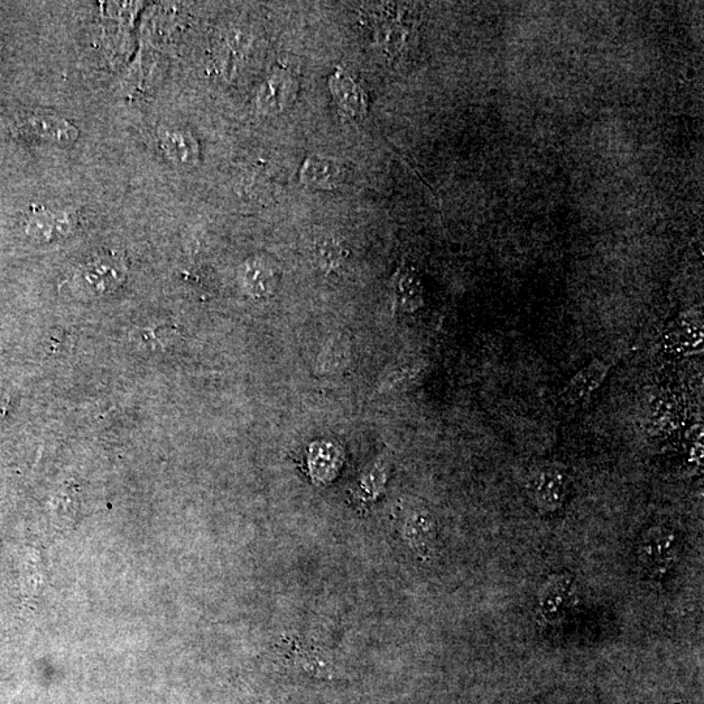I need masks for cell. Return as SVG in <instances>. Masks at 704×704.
<instances>
[{
    "instance_id": "obj_1",
    "label": "cell",
    "mask_w": 704,
    "mask_h": 704,
    "mask_svg": "<svg viewBox=\"0 0 704 704\" xmlns=\"http://www.w3.org/2000/svg\"><path fill=\"white\" fill-rule=\"evenodd\" d=\"M680 552L681 539L675 528L656 525L639 540L637 558L648 577L661 579L676 565Z\"/></svg>"
},
{
    "instance_id": "obj_2",
    "label": "cell",
    "mask_w": 704,
    "mask_h": 704,
    "mask_svg": "<svg viewBox=\"0 0 704 704\" xmlns=\"http://www.w3.org/2000/svg\"><path fill=\"white\" fill-rule=\"evenodd\" d=\"M126 277V265L122 257L114 253L92 256L77 268L74 283L87 295H105L122 285Z\"/></svg>"
},
{
    "instance_id": "obj_3",
    "label": "cell",
    "mask_w": 704,
    "mask_h": 704,
    "mask_svg": "<svg viewBox=\"0 0 704 704\" xmlns=\"http://www.w3.org/2000/svg\"><path fill=\"white\" fill-rule=\"evenodd\" d=\"M526 488L540 512L555 513L568 499L569 480L565 472L555 466H540L528 474Z\"/></svg>"
},
{
    "instance_id": "obj_4",
    "label": "cell",
    "mask_w": 704,
    "mask_h": 704,
    "mask_svg": "<svg viewBox=\"0 0 704 704\" xmlns=\"http://www.w3.org/2000/svg\"><path fill=\"white\" fill-rule=\"evenodd\" d=\"M74 214L66 210L36 208L28 214L25 221V233L33 242L51 243L66 239L76 229Z\"/></svg>"
},
{
    "instance_id": "obj_5",
    "label": "cell",
    "mask_w": 704,
    "mask_h": 704,
    "mask_svg": "<svg viewBox=\"0 0 704 704\" xmlns=\"http://www.w3.org/2000/svg\"><path fill=\"white\" fill-rule=\"evenodd\" d=\"M278 655L293 665L294 668L302 669L313 676H332L333 660L326 655L323 650H316L315 647H307L302 641L295 637H285L279 643Z\"/></svg>"
},
{
    "instance_id": "obj_6",
    "label": "cell",
    "mask_w": 704,
    "mask_h": 704,
    "mask_svg": "<svg viewBox=\"0 0 704 704\" xmlns=\"http://www.w3.org/2000/svg\"><path fill=\"white\" fill-rule=\"evenodd\" d=\"M403 539L418 553L423 560L433 555L436 542V522L432 515L424 510H416L407 515L401 528Z\"/></svg>"
},
{
    "instance_id": "obj_7",
    "label": "cell",
    "mask_w": 704,
    "mask_h": 704,
    "mask_svg": "<svg viewBox=\"0 0 704 704\" xmlns=\"http://www.w3.org/2000/svg\"><path fill=\"white\" fill-rule=\"evenodd\" d=\"M24 128L38 139L57 145H70L79 137V130L74 124L50 113L30 115L25 119Z\"/></svg>"
},
{
    "instance_id": "obj_8",
    "label": "cell",
    "mask_w": 704,
    "mask_h": 704,
    "mask_svg": "<svg viewBox=\"0 0 704 704\" xmlns=\"http://www.w3.org/2000/svg\"><path fill=\"white\" fill-rule=\"evenodd\" d=\"M612 363L596 359L575 373L564 389V398L570 403L585 401L602 386L611 371Z\"/></svg>"
},
{
    "instance_id": "obj_9",
    "label": "cell",
    "mask_w": 704,
    "mask_h": 704,
    "mask_svg": "<svg viewBox=\"0 0 704 704\" xmlns=\"http://www.w3.org/2000/svg\"><path fill=\"white\" fill-rule=\"evenodd\" d=\"M702 339V326L697 320L680 319L669 329L667 338H665V346L676 354H682V352L690 354V352L699 349V346L702 345Z\"/></svg>"
},
{
    "instance_id": "obj_10",
    "label": "cell",
    "mask_w": 704,
    "mask_h": 704,
    "mask_svg": "<svg viewBox=\"0 0 704 704\" xmlns=\"http://www.w3.org/2000/svg\"><path fill=\"white\" fill-rule=\"evenodd\" d=\"M162 149L175 163L187 165L196 161L197 149L190 135L182 131H167L161 136Z\"/></svg>"
},
{
    "instance_id": "obj_11",
    "label": "cell",
    "mask_w": 704,
    "mask_h": 704,
    "mask_svg": "<svg viewBox=\"0 0 704 704\" xmlns=\"http://www.w3.org/2000/svg\"><path fill=\"white\" fill-rule=\"evenodd\" d=\"M332 88L339 105L351 115H362L366 105L362 90L349 76L339 74L333 77Z\"/></svg>"
},
{
    "instance_id": "obj_12",
    "label": "cell",
    "mask_w": 704,
    "mask_h": 704,
    "mask_svg": "<svg viewBox=\"0 0 704 704\" xmlns=\"http://www.w3.org/2000/svg\"><path fill=\"white\" fill-rule=\"evenodd\" d=\"M242 278L244 286L247 287L250 293L261 295L268 293V287L270 282H272V273L264 265H261L259 261H253V263H248L246 268L243 269Z\"/></svg>"
},
{
    "instance_id": "obj_13",
    "label": "cell",
    "mask_w": 704,
    "mask_h": 704,
    "mask_svg": "<svg viewBox=\"0 0 704 704\" xmlns=\"http://www.w3.org/2000/svg\"><path fill=\"white\" fill-rule=\"evenodd\" d=\"M566 587L564 585H551L542 596V609L544 615L555 617L560 613L562 604L566 602Z\"/></svg>"
},
{
    "instance_id": "obj_14",
    "label": "cell",
    "mask_w": 704,
    "mask_h": 704,
    "mask_svg": "<svg viewBox=\"0 0 704 704\" xmlns=\"http://www.w3.org/2000/svg\"><path fill=\"white\" fill-rule=\"evenodd\" d=\"M319 256L321 264L328 265L329 268L341 261V251H339V247L333 244V242L324 243L323 246L319 248Z\"/></svg>"
}]
</instances>
